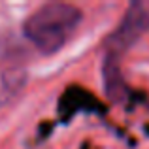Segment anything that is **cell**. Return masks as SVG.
Instances as JSON below:
<instances>
[{
  "label": "cell",
  "instance_id": "6da1fadb",
  "mask_svg": "<svg viewBox=\"0 0 149 149\" xmlns=\"http://www.w3.org/2000/svg\"><path fill=\"white\" fill-rule=\"evenodd\" d=\"M81 17L83 13L79 8L64 2H51L29 15L23 25V34L38 51L51 55L70 40Z\"/></svg>",
  "mask_w": 149,
  "mask_h": 149
},
{
  "label": "cell",
  "instance_id": "7a4b0ae2",
  "mask_svg": "<svg viewBox=\"0 0 149 149\" xmlns=\"http://www.w3.org/2000/svg\"><path fill=\"white\" fill-rule=\"evenodd\" d=\"M149 32V0H132L119 26L106 40V57L119 58L142 36Z\"/></svg>",
  "mask_w": 149,
  "mask_h": 149
},
{
  "label": "cell",
  "instance_id": "3957f363",
  "mask_svg": "<svg viewBox=\"0 0 149 149\" xmlns=\"http://www.w3.org/2000/svg\"><path fill=\"white\" fill-rule=\"evenodd\" d=\"M104 83H106V93L109 95V98L123 100L125 96H127V85H125L123 77H121V70H119L117 58L106 57V62H104Z\"/></svg>",
  "mask_w": 149,
  "mask_h": 149
},
{
  "label": "cell",
  "instance_id": "277c9868",
  "mask_svg": "<svg viewBox=\"0 0 149 149\" xmlns=\"http://www.w3.org/2000/svg\"><path fill=\"white\" fill-rule=\"evenodd\" d=\"M93 106H100V104L93 98L91 95L83 93L81 89H68V93H66L61 100V109L64 111V115H72V113H76L79 108L91 109Z\"/></svg>",
  "mask_w": 149,
  "mask_h": 149
}]
</instances>
